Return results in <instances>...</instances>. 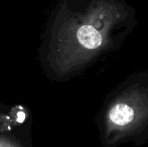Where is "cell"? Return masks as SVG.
Returning a JSON list of instances; mask_svg holds the SVG:
<instances>
[{
	"label": "cell",
	"instance_id": "2",
	"mask_svg": "<svg viewBox=\"0 0 148 147\" xmlns=\"http://www.w3.org/2000/svg\"><path fill=\"white\" fill-rule=\"evenodd\" d=\"M103 147L148 141V69L130 74L104 99L96 117Z\"/></svg>",
	"mask_w": 148,
	"mask_h": 147
},
{
	"label": "cell",
	"instance_id": "3",
	"mask_svg": "<svg viewBox=\"0 0 148 147\" xmlns=\"http://www.w3.org/2000/svg\"><path fill=\"white\" fill-rule=\"evenodd\" d=\"M0 147H24L14 137L0 135Z\"/></svg>",
	"mask_w": 148,
	"mask_h": 147
},
{
	"label": "cell",
	"instance_id": "1",
	"mask_svg": "<svg viewBox=\"0 0 148 147\" xmlns=\"http://www.w3.org/2000/svg\"><path fill=\"white\" fill-rule=\"evenodd\" d=\"M136 10L125 0H82L60 4L53 20L47 64L59 79L84 72L117 51L137 25Z\"/></svg>",
	"mask_w": 148,
	"mask_h": 147
},
{
	"label": "cell",
	"instance_id": "4",
	"mask_svg": "<svg viewBox=\"0 0 148 147\" xmlns=\"http://www.w3.org/2000/svg\"><path fill=\"white\" fill-rule=\"evenodd\" d=\"M125 1H126V0H125Z\"/></svg>",
	"mask_w": 148,
	"mask_h": 147
}]
</instances>
